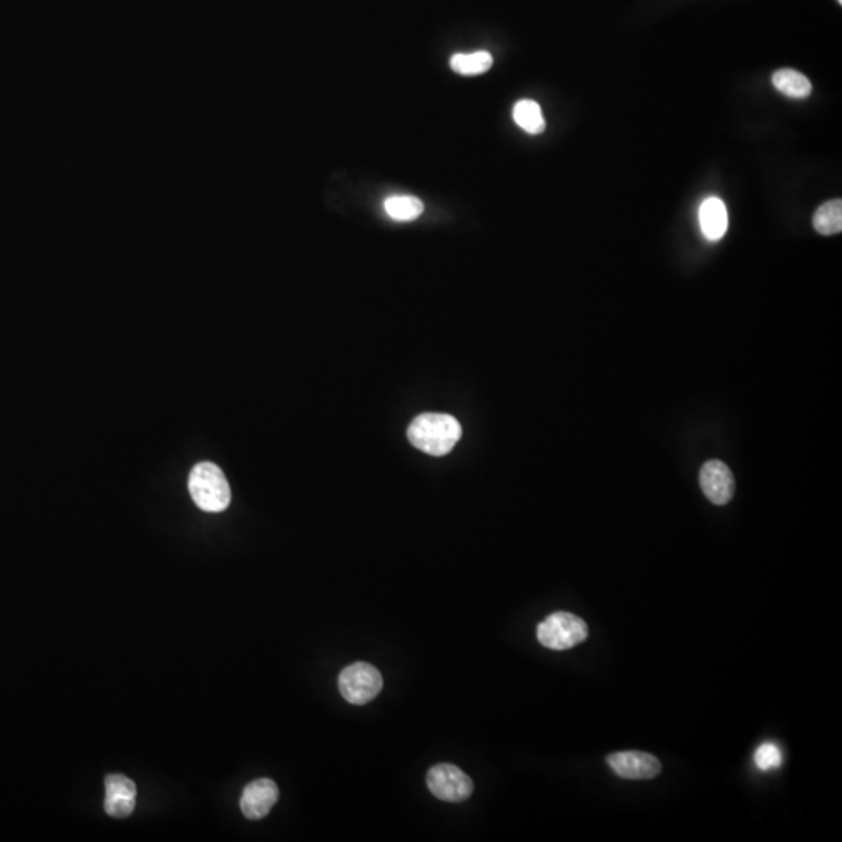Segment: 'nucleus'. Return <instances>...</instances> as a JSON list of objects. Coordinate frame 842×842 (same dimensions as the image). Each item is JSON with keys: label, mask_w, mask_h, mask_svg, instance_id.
<instances>
[{"label": "nucleus", "mask_w": 842, "mask_h": 842, "mask_svg": "<svg viewBox=\"0 0 842 842\" xmlns=\"http://www.w3.org/2000/svg\"><path fill=\"white\" fill-rule=\"evenodd\" d=\"M462 437L459 421L448 414L418 415L407 429V439L417 450L431 456H446Z\"/></svg>", "instance_id": "1"}, {"label": "nucleus", "mask_w": 842, "mask_h": 842, "mask_svg": "<svg viewBox=\"0 0 842 842\" xmlns=\"http://www.w3.org/2000/svg\"><path fill=\"white\" fill-rule=\"evenodd\" d=\"M189 492L205 512H223L231 503V489L223 471L211 462L195 465L189 476Z\"/></svg>", "instance_id": "2"}, {"label": "nucleus", "mask_w": 842, "mask_h": 842, "mask_svg": "<svg viewBox=\"0 0 842 842\" xmlns=\"http://www.w3.org/2000/svg\"><path fill=\"white\" fill-rule=\"evenodd\" d=\"M537 638L545 648L567 651L588 638V626L582 618L570 612H556L538 624Z\"/></svg>", "instance_id": "3"}, {"label": "nucleus", "mask_w": 842, "mask_h": 842, "mask_svg": "<svg viewBox=\"0 0 842 842\" xmlns=\"http://www.w3.org/2000/svg\"><path fill=\"white\" fill-rule=\"evenodd\" d=\"M339 690L350 704H368L383 690V676L370 663L356 662L340 673Z\"/></svg>", "instance_id": "4"}, {"label": "nucleus", "mask_w": 842, "mask_h": 842, "mask_svg": "<svg viewBox=\"0 0 842 842\" xmlns=\"http://www.w3.org/2000/svg\"><path fill=\"white\" fill-rule=\"evenodd\" d=\"M429 791L437 799L445 802H464L473 794V782L462 769L450 763H440L429 769L428 777Z\"/></svg>", "instance_id": "5"}, {"label": "nucleus", "mask_w": 842, "mask_h": 842, "mask_svg": "<svg viewBox=\"0 0 842 842\" xmlns=\"http://www.w3.org/2000/svg\"><path fill=\"white\" fill-rule=\"evenodd\" d=\"M607 765L618 777L627 780H651L662 772V763L646 752H616L607 757Z\"/></svg>", "instance_id": "6"}, {"label": "nucleus", "mask_w": 842, "mask_h": 842, "mask_svg": "<svg viewBox=\"0 0 842 842\" xmlns=\"http://www.w3.org/2000/svg\"><path fill=\"white\" fill-rule=\"evenodd\" d=\"M702 492L716 506L729 503L735 493V479L732 471L721 460H710L702 467L699 475Z\"/></svg>", "instance_id": "7"}, {"label": "nucleus", "mask_w": 842, "mask_h": 842, "mask_svg": "<svg viewBox=\"0 0 842 842\" xmlns=\"http://www.w3.org/2000/svg\"><path fill=\"white\" fill-rule=\"evenodd\" d=\"M278 797H280V789L273 780L259 779L248 783L241 797L242 813L245 818L252 821L266 818Z\"/></svg>", "instance_id": "8"}, {"label": "nucleus", "mask_w": 842, "mask_h": 842, "mask_svg": "<svg viewBox=\"0 0 842 842\" xmlns=\"http://www.w3.org/2000/svg\"><path fill=\"white\" fill-rule=\"evenodd\" d=\"M105 811L113 818L122 819L135 811L136 785L125 775H108L105 779Z\"/></svg>", "instance_id": "9"}, {"label": "nucleus", "mask_w": 842, "mask_h": 842, "mask_svg": "<svg viewBox=\"0 0 842 842\" xmlns=\"http://www.w3.org/2000/svg\"><path fill=\"white\" fill-rule=\"evenodd\" d=\"M699 223L702 233L708 241H719L724 238L729 225L726 205L716 197L705 200L699 209Z\"/></svg>", "instance_id": "10"}, {"label": "nucleus", "mask_w": 842, "mask_h": 842, "mask_svg": "<svg viewBox=\"0 0 842 842\" xmlns=\"http://www.w3.org/2000/svg\"><path fill=\"white\" fill-rule=\"evenodd\" d=\"M772 83L785 96L793 99H807L813 91L810 80L794 69H780L772 75Z\"/></svg>", "instance_id": "11"}, {"label": "nucleus", "mask_w": 842, "mask_h": 842, "mask_svg": "<svg viewBox=\"0 0 842 842\" xmlns=\"http://www.w3.org/2000/svg\"><path fill=\"white\" fill-rule=\"evenodd\" d=\"M513 121L529 135H540L546 128L542 108L534 100H520L513 107Z\"/></svg>", "instance_id": "12"}, {"label": "nucleus", "mask_w": 842, "mask_h": 842, "mask_svg": "<svg viewBox=\"0 0 842 842\" xmlns=\"http://www.w3.org/2000/svg\"><path fill=\"white\" fill-rule=\"evenodd\" d=\"M384 209L397 222H411V220L418 219L423 214L425 205L420 199L412 197V195H397V197H390L384 202Z\"/></svg>", "instance_id": "13"}, {"label": "nucleus", "mask_w": 842, "mask_h": 842, "mask_svg": "<svg viewBox=\"0 0 842 842\" xmlns=\"http://www.w3.org/2000/svg\"><path fill=\"white\" fill-rule=\"evenodd\" d=\"M814 228L822 236H833L842 231V202L839 199L824 203L816 211L813 219Z\"/></svg>", "instance_id": "14"}, {"label": "nucleus", "mask_w": 842, "mask_h": 842, "mask_svg": "<svg viewBox=\"0 0 842 842\" xmlns=\"http://www.w3.org/2000/svg\"><path fill=\"white\" fill-rule=\"evenodd\" d=\"M451 69L460 75H481L492 68L493 58L489 52H475V54H457L451 58Z\"/></svg>", "instance_id": "15"}, {"label": "nucleus", "mask_w": 842, "mask_h": 842, "mask_svg": "<svg viewBox=\"0 0 842 842\" xmlns=\"http://www.w3.org/2000/svg\"><path fill=\"white\" fill-rule=\"evenodd\" d=\"M755 765L761 771H772L782 765V752L772 743L761 744L755 752Z\"/></svg>", "instance_id": "16"}, {"label": "nucleus", "mask_w": 842, "mask_h": 842, "mask_svg": "<svg viewBox=\"0 0 842 842\" xmlns=\"http://www.w3.org/2000/svg\"><path fill=\"white\" fill-rule=\"evenodd\" d=\"M838 2H842V0H838Z\"/></svg>", "instance_id": "17"}]
</instances>
